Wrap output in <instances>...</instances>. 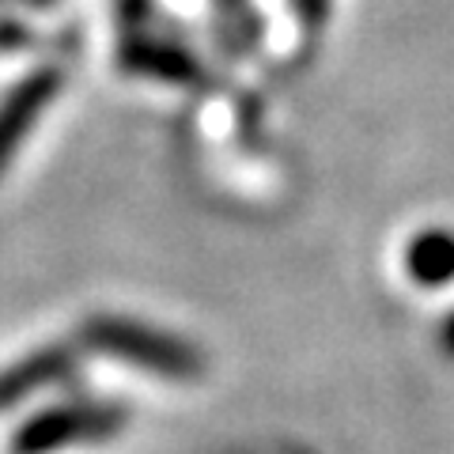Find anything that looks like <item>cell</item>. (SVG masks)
Returning <instances> with one entry per match:
<instances>
[{
	"mask_svg": "<svg viewBox=\"0 0 454 454\" xmlns=\"http://www.w3.org/2000/svg\"><path fill=\"white\" fill-rule=\"evenodd\" d=\"M424 273H428L432 280L439 277H450V269H454V243L450 239H428V247H424ZM420 273V277H424Z\"/></svg>",
	"mask_w": 454,
	"mask_h": 454,
	"instance_id": "6da1fadb",
	"label": "cell"
}]
</instances>
